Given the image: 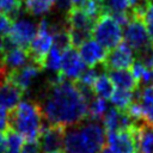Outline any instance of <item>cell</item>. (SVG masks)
Returning <instances> with one entry per match:
<instances>
[{
  "instance_id": "cell-35",
  "label": "cell",
  "mask_w": 153,
  "mask_h": 153,
  "mask_svg": "<svg viewBox=\"0 0 153 153\" xmlns=\"http://www.w3.org/2000/svg\"><path fill=\"white\" fill-rule=\"evenodd\" d=\"M6 148V130L0 131V153H4Z\"/></svg>"
},
{
  "instance_id": "cell-20",
  "label": "cell",
  "mask_w": 153,
  "mask_h": 153,
  "mask_svg": "<svg viewBox=\"0 0 153 153\" xmlns=\"http://www.w3.org/2000/svg\"><path fill=\"white\" fill-rule=\"evenodd\" d=\"M92 90H93V93L96 97H99L103 99H110V97L115 90V86L108 74H100L97 76L96 81L93 82Z\"/></svg>"
},
{
  "instance_id": "cell-17",
  "label": "cell",
  "mask_w": 153,
  "mask_h": 153,
  "mask_svg": "<svg viewBox=\"0 0 153 153\" xmlns=\"http://www.w3.org/2000/svg\"><path fill=\"white\" fill-rule=\"evenodd\" d=\"M24 92L8 80H4L0 84V106L5 109H12L23 98Z\"/></svg>"
},
{
  "instance_id": "cell-16",
  "label": "cell",
  "mask_w": 153,
  "mask_h": 153,
  "mask_svg": "<svg viewBox=\"0 0 153 153\" xmlns=\"http://www.w3.org/2000/svg\"><path fill=\"white\" fill-rule=\"evenodd\" d=\"M66 24L68 25V29L92 31L94 20L86 14L81 6H72L66 12Z\"/></svg>"
},
{
  "instance_id": "cell-13",
  "label": "cell",
  "mask_w": 153,
  "mask_h": 153,
  "mask_svg": "<svg viewBox=\"0 0 153 153\" xmlns=\"http://www.w3.org/2000/svg\"><path fill=\"white\" fill-rule=\"evenodd\" d=\"M102 124L105 131H120L133 128L136 123L128 116V114L117 108L106 109L102 117Z\"/></svg>"
},
{
  "instance_id": "cell-14",
  "label": "cell",
  "mask_w": 153,
  "mask_h": 153,
  "mask_svg": "<svg viewBox=\"0 0 153 153\" xmlns=\"http://www.w3.org/2000/svg\"><path fill=\"white\" fill-rule=\"evenodd\" d=\"M106 53L108 50L93 38H88L79 47V55L84 63L88 67H96L98 65H102L105 60Z\"/></svg>"
},
{
  "instance_id": "cell-7",
  "label": "cell",
  "mask_w": 153,
  "mask_h": 153,
  "mask_svg": "<svg viewBox=\"0 0 153 153\" xmlns=\"http://www.w3.org/2000/svg\"><path fill=\"white\" fill-rule=\"evenodd\" d=\"M36 32H37V25L33 22L23 18L13 20L10 32L4 38L5 49L10 47H20L27 49Z\"/></svg>"
},
{
  "instance_id": "cell-32",
  "label": "cell",
  "mask_w": 153,
  "mask_h": 153,
  "mask_svg": "<svg viewBox=\"0 0 153 153\" xmlns=\"http://www.w3.org/2000/svg\"><path fill=\"white\" fill-rule=\"evenodd\" d=\"M8 112L6 111L5 108L0 106V131L1 130H6L8 127Z\"/></svg>"
},
{
  "instance_id": "cell-41",
  "label": "cell",
  "mask_w": 153,
  "mask_h": 153,
  "mask_svg": "<svg viewBox=\"0 0 153 153\" xmlns=\"http://www.w3.org/2000/svg\"><path fill=\"white\" fill-rule=\"evenodd\" d=\"M141 1H143L145 4H149V2H153V0H141Z\"/></svg>"
},
{
  "instance_id": "cell-23",
  "label": "cell",
  "mask_w": 153,
  "mask_h": 153,
  "mask_svg": "<svg viewBox=\"0 0 153 153\" xmlns=\"http://www.w3.org/2000/svg\"><path fill=\"white\" fill-rule=\"evenodd\" d=\"M133 99H134V91L123 90V88L114 90L110 97V100L115 105V108L123 110V111L128 108V105L133 102Z\"/></svg>"
},
{
  "instance_id": "cell-1",
  "label": "cell",
  "mask_w": 153,
  "mask_h": 153,
  "mask_svg": "<svg viewBox=\"0 0 153 153\" xmlns=\"http://www.w3.org/2000/svg\"><path fill=\"white\" fill-rule=\"evenodd\" d=\"M48 124L69 127L87 118V100L74 80L59 73L47 82L38 102Z\"/></svg>"
},
{
  "instance_id": "cell-31",
  "label": "cell",
  "mask_w": 153,
  "mask_h": 153,
  "mask_svg": "<svg viewBox=\"0 0 153 153\" xmlns=\"http://www.w3.org/2000/svg\"><path fill=\"white\" fill-rule=\"evenodd\" d=\"M12 23H13V20L7 14L0 12V37L5 38L7 36V33L11 30Z\"/></svg>"
},
{
  "instance_id": "cell-30",
  "label": "cell",
  "mask_w": 153,
  "mask_h": 153,
  "mask_svg": "<svg viewBox=\"0 0 153 153\" xmlns=\"http://www.w3.org/2000/svg\"><path fill=\"white\" fill-rule=\"evenodd\" d=\"M42 148L39 145L38 139L35 140H25V142L22 145L20 153H42Z\"/></svg>"
},
{
  "instance_id": "cell-27",
  "label": "cell",
  "mask_w": 153,
  "mask_h": 153,
  "mask_svg": "<svg viewBox=\"0 0 153 153\" xmlns=\"http://www.w3.org/2000/svg\"><path fill=\"white\" fill-rule=\"evenodd\" d=\"M68 33H69L71 45L74 47V48H79L85 41H87L88 38H91V31H88V30L68 29Z\"/></svg>"
},
{
  "instance_id": "cell-25",
  "label": "cell",
  "mask_w": 153,
  "mask_h": 153,
  "mask_svg": "<svg viewBox=\"0 0 153 153\" xmlns=\"http://www.w3.org/2000/svg\"><path fill=\"white\" fill-rule=\"evenodd\" d=\"M23 10V0H0V12L7 14L12 20L19 17Z\"/></svg>"
},
{
  "instance_id": "cell-29",
  "label": "cell",
  "mask_w": 153,
  "mask_h": 153,
  "mask_svg": "<svg viewBox=\"0 0 153 153\" xmlns=\"http://www.w3.org/2000/svg\"><path fill=\"white\" fill-rule=\"evenodd\" d=\"M97 76H98L97 69H96L94 67H90V68L82 71V73H81V74L79 75V78L76 79V81L80 82V84H82V85H85V86L92 87V85H93V82L96 81Z\"/></svg>"
},
{
  "instance_id": "cell-39",
  "label": "cell",
  "mask_w": 153,
  "mask_h": 153,
  "mask_svg": "<svg viewBox=\"0 0 153 153\" xmlns=\"http://www.w3.org/2000/svg\"><path fill=\"white\" fill-rule=\"evenodd\" d=\"M5 51V44H4V38L0 37V55Z\"/></svg>"
},
{
  "instance_id": "cell-4",
  "label": "cell",
  "mask_w": 153,
  "mask_h": 153,
  "mask_svg": "<svg viewBox=\"0 0 153 153\" xmlns=\"http://www.w3.org/2000/svg\"><path fill=\"white\" fill-rule=\"evenodd\" d=\"M91 36L103 48L110 50L122 41L123 32L121 25L108 12H103L94 22Z\"/></svg>"
},
{
  "instance_id": "cell-15",
  "label": "cell",
  "mask_w": 153,
  "mask_h": 153,
  "mask_svg": "<svg viewBox=\"0 0 153 153\" xmlns=\"http://www.w3.org/2000/svg\"><path fill=\"white\" fill-rule=\"evenodd\" d=\"M134 140L136 153H153V124L148 122H139L135 124Z\"/></svg>"
},
{
  "instance_id": "cell-3",
  "label": "cell",
  "mask_w": 153,
  "mask_h": 153,
  "mask_svg": "<svg viewBox=\"0 0 153 153\" xmlns=\"http://www.w3.org/2000/svg\"><path fill=\"white\" fill-rule=\"evenodd\" d=\"M8 128L20 134L25 140L38 139L43 128V115L38 102L24 100L10 109Z\"/></svg>"
},
{
  "instance_id": "cell-8",
  "label": "cell",
  "mask_w": 153,
  "mask_h": 153,
  "mask_svg": "<svg viewBox=\"0 0 153 153\" xmlns=\"http://www.w3.org/2000/svg\"><path fill=\"white\" fill-rule=\"evenodd\" d=\"M135 60V54L131 48L123 41H121L115 48L108 50L106 56L102 66L105 71L110 69H129Z\"/></svg>"
},
{
  "instance_id": "cell-40",
  "label": "cell",
  "mask_w": 153,
  "mask_h": 153,
  "mask_svg": "<svg viewBox=\"0 0 153 153\" xmlns=\"http://www.w3.org/2000/svg\"><path fill=\"white\" fill-rule=\"evenodd\" d=\"M99 153H115V152H112V151H111V149H110L108 146H105V147H104V148H103V149H102Z\"/></svg>"
},
{
  "instance_id": "cell-6",
  "label": "cell",
  "mask_w": 153,
  "mask_h": 153,
  "mask_svg": "<svg viewBox=\"0 0 153 153\" xmlns=\"http://www.w3.org/2000/svg\"><path fill=\"white\" fill-rule=\"evenodd\" d=\"M130 14H131V12H130ZM123 38H124V42L131 48V50L134 51L135 55L152 44L149 41V37H148L145 20L142 18L135 17L133 14H131L129 22L127 23V25L124 26Z\"/></svg>"
},
{
  "instance_id": "cell-33",
  "label": "cell",
  "mask_w": 153,
  "mask_h": 153,
  "mask_svg": "<svg viewBox=\"0 0 153 153\" xmlns=\"http://www.w3.org/2000/svg\"><path fill=\"white\" fill-rule=\"evenodd\" d=\"M54 5L57 7V10L60 11H63V12H67L72 6V0H55Z\"/></svg>"
},
{
  "instance_id": "cell-42",
  "label": "cell",
  "mask_w": 153,
  "mask_h": 153,
  "mask_svg": "<svg viewBox=\"0 0 153 153\" xmlns=\"http://www.w3.org/2000/svg\"><path fill=\"white\" fill-rule=\"evenodd\" d=\"M0 84H1V82H0Z\"/></svg>"
},
{
  "instance_id": "cell-18",
  "label": "cell",
  "mask_w": 153,
  "mask_h": 153,
  "mask_svg": "<svg viewBox=\"0 0 153 153\" xmlns=\"http://www.w3.org/2000/svg\"><path fill=\"white\" fill-rule=\"evenodd\" d=\"M29 59L27 50L20 47H10L6 48L5 51L1 54V61L2 65L7 71L19 68L26 63Z\"/></svg>"
},
{
  "instance_id": "cell-5",
  "label": "cell",
  "mask_w": 153,
  "mask_h": 153,
  "mask_svg": "<svg viewBox=\"0 0 153 153\" xmlns=\"http://www.w3.org/2000/svg\"><path fill=\"white\" fill-rule=\"evenodd\" d=\"M53 43V33L50 29V23L43 18L37 25V32L27 47L29 59L32 63L37 65L39 68H44L45 56Z\"/></svg>"
},
{
  "instance_id": "cell-26",
  "label": "cell",
  "mask_w": 153,
  "mask_h": 153,
  "mask_svg": "<svg viewBox=\"0 0 153 153\" xmlns=\"http://www.w3.org/2000/svg\"><path fill=\"white\" fill-rule=\"evenodd\" d=\"M61 57H62V51L55 45L50 47L44 60V68L53 72H59L61 66Z\"/></svg>"
},
{
  "instance_id": "cell-24",
  "label": "cell",
  "mask_w": 153,
  "mask_h": 153,
  "mask_svg": "<svg viewBox=\"0 0 153 153\" xmlns=\"http://www.w3.org/2000/svg\"><path fill=\"white\" fill-rule=\"evenodd\" d=\"M23 145V136L14 131L13 129H6V148L4 153H20V148Z\"/></svg>"
},
{
  "instance_id": "cell-19",
  "label": "cell",
  "mask_w": 153,
  "mask_h": 153,
  "mask_svg": "<svg viewBox=\"0 0 153 153\" xmlns=\"http://www.w3.org/2000/svg\"><path fill=\"white\" fill-rule=\"evenodd\" d=\"M108 75L112 81L114 86L117 88L135 91L139 88V81L135 79L130 69H110L108 71Z\"/></svg>"
},
{
  "instance_id": "cell-34",
  "label": "cell",
  "mask_w": 153,
  "mask_h": 153,
  "mask_svg": "<svg viewBox=\"0 0 153 153\" xmlns=\"http://www.w3.org/2000/svg\"><path fill=\"white\" fill-rule=\"evenodd\" d=\"M143 20H145V23L153 22V2H149L146 5L145 13H143Z\"/></svg>"
},
{
  "instance_id": "cell-36",
  "label": "cell",
  "mask_w": 153,
  "mask_h": 153,
  "mask_svg": "<svg viewBox=\"0 0 153 153\" xmlns=\"http://www.w3.org/2000/svg\"><path fill=\"white\" fill-rule=\"evenodd\" d=\"M147 32H148V37H149V41L151 43L153 44V22H147Z\"/></svg>"
},
{
  "instance_id": "cell-37",
  "label": "cell",
  "mask_w": 153,
  "mask_h": 153,
  "mask_svg": "<svg viewBox=\"0 0 153 153\" xmlns=\"http://www.w3.org/2000/svg\"><path fill=\"white\" fill-rule=\"evenodd\" d=\"M128 1V4H129V7H134V6H136L141 0H127Z\"/></svg>"
},
{
  "instance_id": "cell-28",
  "label": "cell",
  "mask_w": 153,
  "mask_h": 153,
  "mask_svg": "<svg viewBox=\"0 0 153 153\" xmlns=\"http://www.w3.org/2000/svg\"><path fill=\"white\" fill-rule=\"evenodd\" d=\"M104 12L112 13V12H124L128 11L129 4L127 0H102Z\"/></svg>"
},
{
  "instance_id": "cell-21",
  "label": "cell",
  "mask_w": 153,
  "mask_h": 153,
  "mask_svg": "<svg viewBox=\"0 0 153 153\" xmlns=\"http://www.w3.org/2000/svg\"><path fill=\"white\" fill-rule=\"evenodd\" d=\"M54 2L55 0H24L23 8L31 16H42L53 8Z\"/></svg>"
},
{
  "instance_id": "cell-2",
  "label": "cell",
  "mask_w": 153,
  "mask_h": 153,
  "mask_svg": "<svg viewBox=\"0 0 153 153\" xmlns=\"http://www.w3.org/2000/svg\"><path fill=\"white\" fill-rule=\"evenodd\" d=\"M106 146V133L98 121L84 120L66 127L63 153H99Z\"/></svg>"
},
{
  "instance_id": "cell-10",
  "label": "cell",
  "mask_w": 153,
  "mask_h": 153,
  "mask_svg": "<svg viewBox=\"0 0 153 153\" xmlns=\"http://www.w3.org/2000/svg\"><path fill=\"white\" fill-rule=\"evenodd\" d=\"M41 71H42V68H39L37 65H35L32 62L29 65L25 63L24 66H22L19 68L7 71L5 79L11 81L16 86H18L25 93L30 88L33 79L39 74Z\"/></svg>"
},
{
  "instance_id": "cell-9",
  "label": "cell",
  "mask_w": 153,
  "mask_h": 153,
  "mask_svg": "<svg viewBox=\"0 0 153 153\" xmlns=\"http://www.w3.org/2000/svg\"><path fill=\"white\" fill-rule=\"evenodd\" d=\"M84 69H85V63L81 60L79 53L76 51V48L71 45L62 51L61 66L57 72L61 76L69 80H76Z\"/></svg>"
},
{
  "instance_id": "cell-22",
  "label": "cell",
  "mask_w": 153,
  "mask_h": 153,
  "mask_svg": "<svg viewBox=\"0 0 153 153\" xmlns=\"http://www.w3.org/2000/svg\"><path fill=\"white\" fill-rule=\"evenodd\" d=\"M108 109L106 102L103 98L93 97L87 103V118L93 121H100Z\"/></svg>"
},
{
  "instance_id": "cell-38",
  "label": "cell",
  "mask_w": 153,
  "mask_h": 153,
  "mask_svg": "<svg viewBox=\"0 0 153 153\" xmlns=\"http://www.w3.org/2000/svg\"><path fill=\"white\" fill-rule=\"evenodd\" d=\"M86 0H72V4L73 6H81Z\"/></svg>"
},
{
  "instance_id": "cell-12",
  "label": "cell",
  "mask_w": 153,
  "mask_h": 153,
  "mask_svg": "<svg viewBox=\"0 0 153 153\" xmlns=\"http://www.w3.org/2000/svg\"><path fill=\"white\" fill-rule=\"evenodd\" d=\"M65 130L66 127L59 124H48L47 127L43 126L38 136L42 151L44 153H49L56 149H62Z\"/></svg>"
},
{
  "instance_id": "cell-11",
  "label": "cell",
  "mask_w": 153,
  "mask_h": 153,
  "mask_svg": "<svg viewBox=\"0 0 153 153\" xmlns=\"http://www.w3.org/2000/svg\"><path fill=\"white\" fill-rule=\"evenodd\" d=\"M135 127V126H134ZM133 128L106 133V146L115 153H136Z\"/></svg>"
}]
</instances>
